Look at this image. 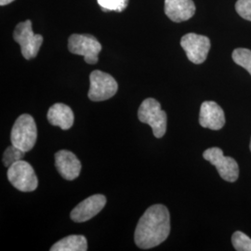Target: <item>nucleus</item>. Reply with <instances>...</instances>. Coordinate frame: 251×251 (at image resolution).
<instances>
[{
    "mask_svg": "<svg viewBox=\"0 0 251 251\" xmlns=\"http://www.w3.org/2000/svg\"><path fill=\"white\" fill-rule=\"evenodd\" d=\"M171 232V217L164 205H153L145 210L135 230V244L149 250L164 242Z\"/></svg>",
    "mask_w": 251,
    "mask_h": 251,
    "instance_id": "f257e3e1",
    "label": "nucleus"
},
{
    "mask_svg": "<svg viewBox=\"0 0 251 251\" xmlns=\"http://www.w3.org/2000/svg\"><path fill=\"white\" fill-rule=\"evenodd\" d=\"M37 138L36 122L32 116L24 114L17 118L10 132L11 144L23 150L24 152L31 151Z\"/></svg>",
    "mask_w": 251,
    "mask_h": 251,
    "instance_id": "f03ea898",
    "label": "nucleus"
},
{
    "mask_svg": "<svg viewBox=\"0 0 251 251\" xmlns=\"http://www.w3.org/2000/svg\"><path fill=\"white\" fill-rule=\"evenodd\" d=\"M138 117L142 123L152 127L155 138L160 139L166 133L168 117L166 112L162 110L160 102L152 98L144 100L139 108Z\"/></svg>",
    "mask_w": 251,
    "mask_h": 251,
    "instance_id": "7ed1b4c3",
    "label": "nucleus"
},
{
    "mask_svg": "<svg viewBox=\"0 0 251 251\" xmlns=\"http://www.w3.org/2000/svg\"><path fill=\"white\" fill-rule=\"evenodd\" d=\"M13 38L21 46L22 54L26 60L36 58L43 43V36L34 33L30 20L16 25L13 32Z\"/></svg>",
    "mask_w": 251,
    "mask_h": 251,
    "instance_id": "20e7f679",
    "label": "nucleus"
},
{
    "mask_svg": "<svg viewBox=\"0 0 251 251\" xmlns=\"http://www.w3.org/2000/svg\"><path fill=\"white\" fill-rule=\"evenodd\" d=\"M7 176L9 182L21 192H33L37 188L38 179L33 167L23 159L9 167Z\"/></svg>",
    "mask_w": 251,
    "mask_h": 251,
    "instance_id": "39448f33",
    "label": "nucleus"
},
{
    "mask_svg": "<svg viewBox=\"0 0 251 251\" xmlns=\"http://www.w3.org/2000/svg\"><path fill=\"white\" fill-rule=\"evenodd\" d=\"M101 49L99 40L91 35L74 34L68 39L69 51L83 56L85 62L89 64L98 63V56Z\"/></svg>",
    "mask_w": 251,
    "mask_h": 251,
    "instance_id": "423d86ee",
    "label": "nucleus"
},
{
    "mask_svg": "<svg viewBox=\"0 0 251 251\" xmlns=\"http://www.w3.org/2000/svg\"><path fill=\"white\" fill-rule=\"evenodd\" d=\"M90 87L88 96L92 101H102L116 95L118 85L109 74L95 70L90 74Z\"/></svg>",
    "mask_w": 251,
    "mask_h": 251,
    "instance_id": "0eeeda50",
    "label": "nucleus"
},
{
    "mask_svg": "<svg viewBox=\"0 0 251 251\" xmlns=\"http://www.w3.org/2000/svg\"><path fill=\"white\" fill-rule=\"evenodd\" d=\"M204 158L215 166L220 176L227 181L233 182L238 179L239 167L237 162L230 156H225L218 147L208 148L203 153Z\"/></svg>",
    "mask_w": 251,
    "mask_h": 251,
    "instance_id": "6e6552de",
    "label": "nucleus"
},
{
    "mask_svg": "<svg viewBox=\"0 0 251 251\" xmlns=\"http://www.w3.org/2000/svg\"><path fill=\"white\" fill-rule=\"evenodd\" d=\"M180 46L186 52L190 62L200 64L206 61L210 50V40L206 36L190 33L181 37Z\"/></svg>",
    "mask_w": 251,
    "mask_h": 251,
    "instance_id": "1a4fd4ad",
    "label": "nucleus"
},
{
    "mask_svg": "<svg viewBox=\"0 0 251 251\" xmlns=\"http://www.w3.org/2000/svg\"><path fill=\"white\" fill-rule=\"evenodd\" d=\"M106 204V198L102 195H94L83 200L71 212L75 223H85L100 212Z\"/></svg>",
    "mask_w": 251,
    "mask_h": 251,
    "instance_id": "9d476101",
    "label": "nucleus"
},
{
    "mask_svg": "<svg viewBox=\"0 0 251 251\" xmlns=\"http://www.w3.org/2000/svg\"><path fill=\"white\" fill-rule=\"evenodd\" d=\"M199 124L213 130L221 129L225 124L224 110L215 101H204L200 107Z\"/></svg>",
    "mask_w": 251,
    "mask_h": 251,
    "instance_id": "9b49d317",
    "label": "nucleus"
},
{
    "mask_svg": "<svg viewBox=\"0 0 251 251\" xmlns=\"http://www.w3.org/2000/svg\"><path fill=\"white\" fill-rule=\"evenodd\" d=\"M55 166L61 176L67 180H74L80 174V161L75 153L67 150L55 153Z\"/></svg>",
    "mask_w": 251,
    "mask_h": 251,
    "instance_id": "f8f14e48",
    "label": "nucleus"
},
{
    "mask_svg": "<svg viewBox=\"0 0 251 251\" xmlns=\"http://www.w3.org/2000/svg\"><path fill=\"white\" fill-rule=\"evenodd\" d=\"M196 12L193 0H165V13L174 23L192 18Z\"/></svg>",
    "mask_w": 251,
    "mask_h": 251,
    "instance_id": "ddd939ff",
    "label": "nucleus"
},
{
    "mask_svg": "<svg viewBox=\"0 0 251 251\" xmlns=\"http://www.w3.org/2000/svg\"><path fill=\"white\" fill-rule=\"evenodd\" d=\"M47 117L51 125L60 126L63 130L71 128L75 120L72 109L63 103L53 104L50 108Z\"/></svg>",
    "mask_w": 251,
    "mask_h": 251,
    "instance_id": "4468645a",
    "label": "nucleus"
},
{
    "mask_svg": "<svg viewBox=\"0 0 251 251\" xmlns=\"http://www.w3.org/2000/svg\"><path fill=\"white\" fill-rule=\"evenodd\" d=\"M87 250V239L84 235L79 234L66 236L50 248V251H86Z\"/></svg>",
    "mask_w": 251,
    "mask_h": 251,
    "instance_id": "2eb2a0df",
    "label": "nucleus"
},
{
    "mask_svg": "<svg viewBox=\"0 0 251 251\" xmlns=\"http://www.w3.org/2000/svg\"><path fill=\"white\" fill-rule=\"evenodd\" d=\"M25 154V152H24L23 150H21L18 147H16L15 145L11 144L9 146L3 154V164L5 167L9 168L11 165H13L14 163L20 161L24 158Z\"/></svg>",
    "mask_w": 251,
    "mask_h": 251,
    "instance_id": "dca6fc26",
    "label": "nucleus"
},
{
    "mask_svg": "<svg viewBox=\"0 0 251 251\" xmlns=\"http://www.w3.org/2000/svg\"><path fill=\"white\" fill-rule=\"evenodd\" d=\"M234 63L245 68L251 75V50L248 49H236L233 52Z\"/></svg>",
    "mask_w": 251,
    "mask_h": 251,
    "instance_id": "f3484780",
    "label": "nucleus"
},
{
    "mask_svg": "<svg viewBox=\"0 0 251 251\" xmlns=\"http://www.w3.org/2000/svg\"><path fill=\"white\" fill-rule=\"evenodd\" d=\"M234 250L237 251H251V238L247 234L237 231L232 236Z\"/></svg>",
    "mask_w": 251,
    "mask_h": 251,
    "instance_id": "a211bd4d",
    "label": "nucleus"
},
{
    "mask_svg": "<svg viewBox=\"0 0 251 251\" xmlns=\"http://www.w3.org/2000/svg\"><path fill=\"white\" fill-rule=\"evenodd\" d=\"M98 3L104 11L122 12L127 7L128 0H98Z\"/></svg>",
    "mask_w": 251,
    "mask_h": 251,
    "instance_id": "6ab92c4d",
    "label": "nucleus"
},
{
    "mask_svg": "<svg viewBox=\"0 0 251 251\" xmlns=\"http://www.w3.org/2000/svg\"><path fill=\"white\" fill-rule=\"evenodd\" d=\"M235 10L240 17L251 22V0H237Z\"/></svg>",
    "mask_w": 251,
    "mask_h": 251,
    "instance_id": "aec40b11",
    "label": "nucleus"
},
{
    "mask_svg": "<svg viewBox=\"0 0 251 251\" xmlns=\"http://www.w3.org/2000/svg\"><path fill=\"white\" fill-rule=\"evenodd\" d=\"M14 0H0V5L1 6H6L9 5L11 2H13Z\"/></svg>",
    "mask_w": 251,
    "mask_h": 251,
    "instance_id": "412c9836",
    "label": "nucleus"
},
{
    "mask_svg": "<svg viewBox=\"0 0 251 251\" xmlns=\"http://www.w3.org/2000/svg\"><path fill=\"white\" fill-rule=\"evenodd\" d=\"M250 148H251V145H250Z\"/></svg>",
    "mask_w": 251,
    "mask_h": 251,
    "instance_id": "4be33fe9",
    "label": "nucleus"
}]
</instances>
